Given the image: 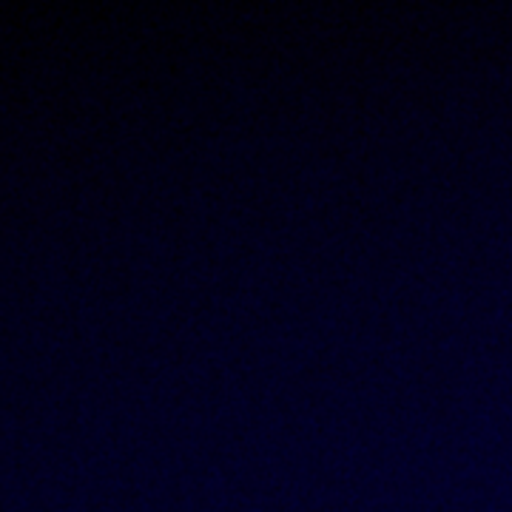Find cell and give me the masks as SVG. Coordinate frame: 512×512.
Here are the masks:
<instances>
[]
</instances>
